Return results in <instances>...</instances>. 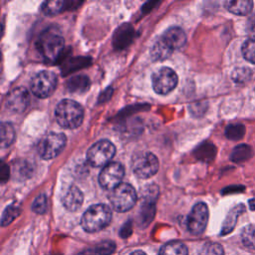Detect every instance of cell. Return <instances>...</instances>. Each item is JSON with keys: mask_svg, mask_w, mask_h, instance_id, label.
I'll use <instances>...</instances> for the list:
<instances>
[{"mask_svg": "<svg viewBox=\"0 0 255 255\" xmlns=\"http://www.w3.org/2000/svg\"><path fill=\"white\" fill-rule=\"evenodd\" d=\"M198 255H224V250L218 243H206Z\"/></svg>", "mask_w": 255, "mask_h": 255, "instance_id": "obj_28", "label": "cell"}, {"mask_svg": "<svg viewBox=\"0 0 255 255\" xmlns=\"http://www.w3.org/2000/svg\"><path fill=\"white\" fill-rule=\"evenodd\" d=\"M159 167L158 160L154 154L148 151L137 153L132 159V170L139 178H149L153 176Z\"/></svg>", "mask_w": 255, "mask_h": 255, "instance_id": "obj_7", "label": "cell"}, {"mask_svg": "<svg viewBox=\"0 0 255 255\" xmlns=\"http://www.w3.org/2000/svg\"><path fill=\"white\" fill-rule=\"evenodd\" d=\"M67 87L72 93H84L90 87V80L84 75H77L68 81Z\"/></svg>", "mask_w": 255, "mask_h": 255, "instance_id": "obj_17", "label": "cell"}, {"mask_svg": "<svg viewBox=\"0 0 255 255\" xmlns=\"http://www.w3.org/2000/svg\"><path fill=\"white\" fill-rule=\"evenodd\" d=\"M160 39L165 45L172 51L181 48L186 42V35L184 31L179 27L168 28L161 36Z\"/></svg>", "mask_w": 255, "mask_h": 255, "instance_id": "obj_13", "label": "cell"}, {"mask_svg": "<svg viewBox=\"0 0 255 255\" xmlns=\"http://www.w3.org/2000/svg\"><path fill=\"white\" fill-rule=\"evenodd\" d=\"M67 3L64 1H59V0H54V1H47L43 3L42 5V11L46 15H56L61 13L65 9V5Z\"/></svg>", "mask_w": 255, "mask_h": 255, "instance_id": "obj_23", "label": "cell"}, {"mask_svg": "<svg viewBox=\"0 0 255 255\" xmlns=\"http://www.w3.org/2000/svg\"><path fill=\"white\" fill-rule=\"evenodd\" d=\"M57 86V77L53 72L41 71L31 80L30 88L32 93L41 99L50 97Z\"/></svg>", "mask_w": 255, "mask_h": 255, "instance_id": "obj_6", "label": "cell"}, {"mask_svg": "<svg viewBox=\"0 0 255 255\" xmlns=\"http://www.w3.org/2000/svg\"><path fill=\"white\" fill-rule=\"evenodd\" d=\"M113 208L119 212H126L133 207L136 201V192L128 183H121L109 194Z\"/></svg>", "mask_w": 255, "mask_h": 255, "instance_id": "obj_4", "label": "cell"}, {"mask_svg": "<svg viewBox=\"0 0 255 255\" xmlns=\"http://www.w3.org/2000/svg\"><path fill=\"white\" fill-rule=\"evenodd\" d=\"M207 221H208L207 205L203 202H198L193 206L192 210L190 211L187 217V221H186L187 229L190 233L194 235H199L204 231L207 225Z\"/></svg>", "mask_w": 255, "mask_h": 255, "instance_id": "obj_10", "label": "cell"}, {"mask_svg": "<svg viewBox=\"0 0 255 255\" xmlns=\"http://www.w3.org/2000/svg\"><path fill=\"white\" fill-rule=\"evenodd\" d=\"M241 240L247 248L255 250V224H249L243 229Z\"/></svg>", "mask_w": 255, "mask_h": 255, "instance_id": "obj_24", "label": "cell"}, {"mask_svg": "<svg viewBox=\"0 0 255 255\" xmlns=\"http://www.w3.org/2000/svg\"><path fill=\"white\" fill-rule=\"evenodd\" d=\"M55 117L58 124L65 128H76L84 119V110L76 101L65 99L56 107Z\"/></svg>", "mask_w": 255, "mask_h": 255, "instance_id": "obj_2", "label": "cell"}, {"mask_svg": "<svg viewBox=\"0 0 255 255\" xmlns=\"http://www.w3.org/2000/svg\"><path fill=\"white\" fill-rule=\"evenodd\" d=\"M178 78L176 73L168 68L162 67L151 76L152 88L156 94L166 95L170 93L177 85Z\"/></svg>", "mask_w": 255, "mask_h": 255, "instance_id": "obj_9", "label": "cell"}, {"mask_svg": "<svg viewBox=\"0 0 255 255\" xmlns=\"http://www.w3.org/2000/svg\"><path fill=\"white\" fill-rule=\"evenodd\" d=\"M19 213H20V209L18 206H16V205L8 206L2 215V225L5 226V225L9 224L14 218H16L18 216Z\"/></svg>", "mask_w": 255, "mask_h": 255, "instance_id": "obj_29", "label": "cell"}, {"mask_svg": "<svg viewBox=\"0 0 255 255\" xmlns=\"http://www.w3.org/2000/svg\"><path fill=\"white\" fill-rule=\"evenodd\" d=\"M172 50H170L165 43L159 38L151 47L150 55L151 58L155 61H161L168 58L172 54Z\"/></svg>", "mask_w": 255, "mask_h": 255, "instance_id": "obj_18", "label": "cell"}, {"mask_svg": "<svg viewBox=\"0 0 255 255\" xmlns=\"http://www.w3.org/2000/svg\"><path fill=\"white\" fill-rule=\"evenodd\" d=\"M30 102V96L25 88L18 87L9 92L6 98V107L14 113H21L26 110Z\"/></svg>", "mask_w": 255, "mask_h": 255, "instance_id": "obj_12", "label": "cell"}, {"mask_svg": "<svg viewBox=\"0 0 255 255\" xmlns=\"http://www.w3.org/2000/svg\"><path fill=\"white\" fill-rule=\"evenodd\" d=\"M129 255H146V254L144 252H142V251H133Z\"/></svg>", "mask_w": 255, "mask_h": 255, "instance_id": "obj_33", "label": "cell"}, {"mask_svg": "<svg viewBox=\"0 0 255 255\" xmlns=\"http://www.w3.org/2000/svg\"><path fill=\"white\" fill-rule=\"evenodd\" d=\"M124 166L119 162H111L106 165L99 175V182L105 189L113 190L121 184L124 177Z\"/></svg>", "mask_w": 255, "mask_h": 255, "instance_id": "obj_11", "label": "cell"}, {"mask_svg": "<svg viewBox=\"0 0 255 255\" xmlns=\"http://www.w3.org/2000/svg\"><path fill=\"white\" fill-rule=\"evenodd\" d=\"M244 205L242 204H239L237 205L236 207H234L232 210H230V212L228 213L227 217H226V220L224 221V224H223V228H222V232L221 234H225V233H228L230 232L235 223H236V220L238 218V216L244 211Z\"/></svg>", "mask_w": 255, "mask_h": 255, "instance_id": "obj_20", "label": "cell"}, {"mask_svg": "<svg viewBox=\"0 0 255 255\" xmlns=\"http://www.w3.org/2000/svg\"><path fill=\"white\" fill-rule=\"evenodd\" d=\"M249 206H250V209L255 210V198L249 200Z\"/></svg>", "mask_w": 255, "mask_h": 255, "instance_id": "obj_32", "label": "cell"}, {"mask_svg": "<svg viewBox=\"0 0 255 255\" xmlns=\"http://www.w3.org/2000/svg\"><path fill=\"white\" fill-rule=\"evenodd\" d=\"M226 9L236 15H247L251 12L253 2L249 0H234L226 1L224 3Z\"/></svg>", "mask_w": 255, "mask_h": 255, "instance_id": "obj_16", "label": "cell"}, {"mask_svg": "<svg viewBox=\"0 0 255 255\" xmlns=\"http://www.w3.org/2000/svg\"><path fill=\"white\" fill-rule=\"evenodd\" d=\"M67 138L65 134L59 132H49L40 141L38 151L43 159L56 157L65 147Z\"/></svg>", "mask_w": 255, "mask_h": 255, "instance_id": "obj_8", "label": "cell"}, {"mask_svg": "<svg viewBox=\"0 0 255 255\" xmlns=\"http://www.w3.org/2000/svg\"><path fill=\"white\" fill-rule=\"evenodd\" d=\"M247 28L248 30L255 34V13L253 15H251V17L248 19V22H247Z\"/></svg>", "mask_w": 255, "mask_h": 255, "instance_id": "obj_31", "label": "cell"}, {"mask_svg": "<svg viewBox=\"0 0 255 255\" xmlns=\"http://www.w3.org/2000/svg\"><path fill=\"white\" fill-rule=\"evenodd\" d=\"M32 209L34 212L42 214L44 212H46L47 210V198L45 196V194H40L38 195L33 204H32Z\"/></svg>", "mask_w": 255, "mask_h": 255, "instance_id": "obj_30", "label": "cell"}, {"mask_svg": "<svg viewBox=\"0 0 255 255\" xmlns=\"http://www.w3.org/2000/svg\"><path fill=\"white\" fill-rule=\"evenodd\" d=\"M116 153V146L108 139H101L95 142L87 151L88 162L94 167L106 166Z\"/></svg>", "mask_w": 255, "mask_h": 255, "instance_id": "obj_5", "label": "cell"}, {"mask_svg": "<svg viewBox=\"0 0 255 255\" xmlns=\"http://www.w3.org/2000/svg\"><path fill=\"white\" fill-rule=\"evenodd\" d=\"M159 255H188V251L182 242L172 241L161 247Z\"/></svg>", "mask_w": 255, "mask_h": 255, "instance_id": "obj_19", "label": "cell"}, {"mask_svg": "<svg viewBox=\"0 0 255 255\" xmlns=\"http://www.w3.org/2000/svg\"><path fill=\"white\" fill-rule=\"evenodd\" d=\"M84 196L82 191L76 186H70L63 196V204L66 209L70 211H76L83 203Z\"/></svg>", "mask_w": 255, "mask_h": 255, "instance_id": "obj_14", "label": "cell"}, {"mask_svg": "<svg viewBox=\"0 0 255 255\" xmlns=\"http://www.w3.org/2000/svg\"><path fill=\"white\" fill-rule=\"evenodd\" d=\"M132 36H133L132 28L128 24L123 25L115 33V36H114L115 47L119 49H123L124 47L129 44V42L132 39Z\"/></svg>", "mask_w": 255, "mask_h": 255, "instance_id": "obj_15", "label": "cell"}, {"mask_svg": "<svg viewBox=\"0 0 255 255\" xmlns=\"http://www.w3.org/2000/svg\"><path fill=\"white\" fill-rule=\"evenodd\" d=\"M112 220V211L106 204H95L82 217V227L87 232H97L107 227Z\"/></svg>", "mask_w": 255, "mask_h": 255, "instance_id": "obj_3", "label": "cell"}, {"mask_svg": "<svg viewBox=\"0 0 255 255\" xmlns=\"http://www.w3.org/2000/svg\"><path fill=\"white\" fill-rule=\"evenodd\" d=\"M242 54L248 62L255 64V36L247 39L243 43Z\"/></svg>", "mask_w": 255, "mask_h": 255, "instance_id": "obj_25", "label": "cell"}, {"mask_svg": "<svg viewBox=\"0 0 255 255\" xmlns=\"http://www.w3.org/2000/svg\"><path fill=\"white\" fill-rule=\"evenodd\" d=\"M251 151L252 150H251L250 146H248L246 144H240L233 149V151L231 153V159L235 162L245 161L252 155Z\"/></svg>", "mask_w": 255, "mask_h": 255, "instance_id": "obj_22", "label": "cell"}, {"mask_svg": "<svg viewBox=\"0 0 255 255\" xmlns=\"http://www.w3.org/2000/svg\"><path fill=\"white\" fill-rule=\"evenodd\" d=\"M1 146L7 147L15 139V130L11 124L2 123L1 124Z\"/></svg>", "mask_w": 255, "mask_h": 255, "instance_id": "obj_21", "label": "cell"}, {"mask_svg": "<svg viewBox=\"0 0 255 255\" xmlns=\"http://www.w3.org/2000/svg\"><path fill=\"white\" fill-rule=\"evenodd\" d=\"M244 133H245V127L239 124L230 125L225 129L226 136L232 140H238L242 138Z\"/></svg>", "mask_w": 255, "mask_h": 255, "instance_id": "obj_26", "label": "cell"}, {"mask_svg": "<svg viewBox=\"0 0 255 255\" xmlns=\"http://www.w3.org/2000/svg\"><path fill=\"white\" fill-rule=\"evenodd\" d=\"M37 48L47 63H57L64 51V39L59 31L49 28L37 40Z\"/></svg>", "mask_w": 255, "mask_h": 255, "instance_id": "obj_1", "label": "cell"}, {"mask_svg": "<svg viewBox=\"0 0 255 255\" xmlns=\"http://www.w3.org/2000/svg\"><path fill=\"white\" fill-rule=\"evenodd\" d=\"M252 76V71L249 68L246 67H240L236 68L232 73V79L235 83L242 84L247 82L250 77Z\"/></svg>", "mask_w": 255, "mask_h": 255, "instance_id": "obj_27", "label": "cell"}]
</instances>
